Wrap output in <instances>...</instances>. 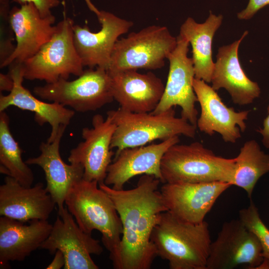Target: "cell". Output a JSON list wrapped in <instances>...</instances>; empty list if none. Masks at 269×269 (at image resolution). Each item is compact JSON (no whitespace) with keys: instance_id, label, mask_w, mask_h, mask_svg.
I'll list each match as a JSON object with an SVG mask.
<instances>
[{"instance_id":"obj_21","label":"cell","mask_w":269,"mask_h":269,"mask_svg":"<svg viewBox=\"0 0 269 269\" xmlns=\"http://www.w3.org/2000/svg\"><path fill=\"white\" fill-rule=\"evenodd\" d=\"M67 126L61 125L55 138L51 142H42L39 146L40 154L28 158V165H37L43 170L46 186L58 210L64 208L65 200L72 186L83 178L84 168L78 164L66 163L61 157L60 141Z\"/></svg>"},{"instance_id":"obj_25","label":"cell","mask_w":269,"mask_h":269,"mask_svg":"<svg viewBox=\"0 0 269 269\" xmlns=\"http://www.w3.org/2000/svg\"><path fill=\"white\" fill-rule=\"evenodd\" d=\"M235 159L232 185L244 189L251 198L258 180L269 172V154L261 149L256 140L251 139L244 143Z\"/></svg>"},{"instance_id":"obj_8","label":"cell","mask_w":269,"mask_h":269,"mask_svg":"<svg viewBox=\"0 0 269 269\" xmlns=\"http://www.w3.org/2000/svg\"><path fill=\"white\" fill-rule=\"evenodd\" d=\"M78 77L72 81L60 79L35 87L33 93L41 99L82 113L95 111L114 100L111 78L106 69L89 68Z\"/></svg>"},{"instance_id":"obj_22","label":"cell","mask_w":269,"mask_h":269,"mask_svg":"<svg viewBox=\"0 0 269 269\" xmlns=\"http://www.w3.org/2000/svg\"><path fill=\"white\" fill-rule=\"evenodd\" d=\"M248 33L245 31L239 40L219 48L211 80L215 91L226 89L233 103L240 106L252 104L261 94L260 86L246 75L238 57L239 45Z\"/></svg>"},{"instance_id":"obj_2","label":"cell","mask_w":269,"mask_h":269,"mask_svg":"<svg viewBox=\"0 0 269 269\" xmlns=\"http://www.w3.org/2000/svg\"><path fill=\"white\" fill-rule=\"evenodd\" d=\"M65 204L84 232L91 234L96 230L101 233L103 244L110 252L115 269L118 261L123 226L110 197L99 187L97 181L82 178L70 188Z\"/></svg>"},{"instance_id":"obj_18","label":"cell","mask_w":269,"mask_h":269,"mask_svg":"<svg viewBox=\"0 0 269 269\" xmlns=\"http://www.w3.org/2000/svg\"><path fill=\"white\" fill-rule=\"evenodd\" d=\"M56 203L41 182L24 186L6 176L0 186V215L26 222L47 220Z\"/></svg>"},{"instance_id":"obj_19","label":"cell","mask_w":269,"mask_h":269,"mask_svg":"<svg viewBox=\"0 0 269 269\" xmlns=\"http://www.w3.org/2000/svg\"><path fill=\"white\" fill-rule=\"evenodd\" d=\"M108 74L114 100L121 108L134 113L154 110L165 86L153 73L142 74L135 70H126Z\"/></svg>"},{"instance_id":"obj_9","label":"cell","mask_w":269,"mask_h":269,"mask_svg":"<svg viewBox=\"0 0 269 269\" xmlns=\"http://www.w3.org/2000/svg\"><path fill=\"white\" fill-rule=\"evenodd\" d=\"M263 260L257 237L240 219H234L224 223L211 242L206 269H259Z\"/></svg>"},{"instance_id":"obj_32","label":"cell","mask_w":269,"mask_h":269,"mask_svg":"<svg viewBox=\"0 0 269 269\" xmlns=\"http://www.w3.org/2000/svg\"><path fill=\"white\" fill-rule=\"evenodd\" d=\"M14 82L10 74L0 73V90L10 92L13 87Z\"/></svg>"},{"instance_id":"obj_6","label":"cell","mask_w":269,"mask_h":269,"mask_svg":"<svg viewBox=\"0 0 269 269\" xmlns=\"http://www.w3.org/2000/svg\"><path fill=\"white\" fill-rule=\"evenodd\" d=\"M176 43L166 26L153 25L131 32L116 42L107 71L160 69Z\"/></svg>"},{"instance_id":"obj_27","label":"cell","mask_w":269,"mask_h":269,"mask_svg":"<svg viewBox=\"0 0 269 269\" xmlns=\"http://www.w3.org/2000/svg\"><path fill=\"white\" fill-rule=\"evenodd\" d=\"M239 219L257 237L263 251V261L259 269H269V229L262 221L252 201L249 206L239 212Z\"/></svg>"},{"instance_id":"obj_28","label":"cell","mask_w":269,"mask_h":269,"mask_svg":"<svg viewBox=\"0 0 269 269\" xmlns=\"http://www.w3.org/2000/svg\"><path fill=\"white\" fill-rule=\"evenodd\" d=\"M10 9L9 0H0V65L11 55L15 48L13 44L15 35L9 19Z\"/></svg>"},{"instance_id":"obj_15","label":"cell","mask_w":269,"mask_h":269,"mask_svg":"<svg viewBox=\"0 0 269 269\" xmlns=\"http://www.w3.org/2000/svg\"><path fill=\"white\" fill-rule=\"evenodd\" d=\"M193 85L201 108L197 128L209 135L218 133L226 142H236L241 137V132L246 130L249 111L237 112L228 107L216 91L203 80L195 78Z\"/></svg>"},{"instance_id":"obj_3","label":"cell","mask_w":269,"mask_h":269,"mask_svg":"<svg viewBox=\"0 0 269 269\" xmlns=\"http://www.w3.org/2000/svg\"><path fill=\"white\" fill-rule=\"evenodd\" d=\"M151 241L157 256L166 260L170 269H206L211 241L206 221L191 223L164 212Z\"/></svg>"},{"instance_id":"obj_23","label":"cell","mask_w":269,"mask_h":269,"mask_svg":"<svg viewBox=\"0 0 269 269\" xmlns=\"http://www.w3.org/2000/svg\"><path fill=\"white\" fill-rule=\"evenodd\" d=\"M5 216L0 218V264L22 261L40 248L50 234L47 220H33L29 224Z\"/></svg>"},{"instance_id":"obj_16","label":"cell","mask_w":269,"mask_h":269,"mask_svg":"<svg viewBox=\"0 0 269 269\" xmlns=\"http://www.w3.org/2000/svg\"><path fill=\"white\" fill-rule=\"evenodd\" d=\"M9 19L16 44L11 55L0 65L1 68L13 62L23 63L33 56L50 40L56 28L53 25L55 16L42 17L32 2L13 6Z\"/></svg>"},{"instance_id":"obj_14","label":"cell","mask_w":269,"mask_h":269,"mask_svg":"<svg viewBox=\"0 0 269 269\" xmlns=\"http://www.w3.org/2000/svg\"><path fill=\"white\" fill-rule=\"evenodd\" d=\"M232 185L216 181L163 183L160 189L167 211L185 222L199 224L218 198Z\"/></svg>"},{"instance_id":"obj_1","label":"cell","mask_w":269,"mask_h":269,"mask_svg":"<svg viewBox=\"0 0 269 269\" xmlns=\"http://www.w3.org/2000/svg\"><path fill=\"white\" fill-rule=\"evenodd\" d=\"M160 180L144 174L136 186L116 190L104 183L99 187L113 202L120 217L123 233L116 269H149L157 256L151 241L162 213L167 211L158 187Z\"/></svg>"},{"instance_id":"obj_30","label":"cell","mask_w":269,"mask_h":269,"mask_svg":"<svg viewBox=\"0 0 269 269\" xmlns=\"http://www.w3.org/2000/svg\"><path fill=\"white\" fill-rule=\"evenodd\" d=\"M269 5V0H249L244 9L239 12L238 18L240 19H249L261 8Z\"/></svg>"},{"instance_id":"obj_29","label":"cell","mask_w":269,"mask_h":269,"mask_svg":"<svg viewBox=\"0 0 269 269\" xmlns=\"http://www.w3.org/2000/svg\"><path fill=\"white\" fill-rule=\"evenodd\" d=\"M20 5L32 2L36 6L40 15L47 17L52 15L51 9L57 7L60 3L59 0H13Z\"/></svg>"},{"instance_id":"obj_5","label":"cell","mask_w":269,"mask_h":269,"mask_svg":"<svg viewBox=\"0 0 269 269\" xmlns=\"http://www.w3.org/2000/svg\"><path fill=\"white\" fill-rule=\"evenodd\" d=\"M116 125L111 148L116 153L126 148L144 145L157 139L175 136L194 138L197 127L182 117H177L172 108L158 114L134 113L120 107L107 113Z\"/></svg>"},{"instance_id":"obj_26","label":"cell","mask_w":269,"mask_h":269,"mask_svg":"<svg viewBox=\"0 0 269 269\" xmlns=\"http://www.w3.org/2000/svg\"><path fill=\"white\" fill-rule=\"evenodd\" d=\"M7 114L0 112V171L10 176L21 185L29 187L34 181V175L22 158V150L13 137L9 129Z\"/></svg>"},{"instance_id":"obj_20","label":"cell","mask_w":269,"mask_h":269,"mask_svg":"<svg viewBox=\"0 0 269 269\" xmlns=\"http://www.w3.org/2000/svg\"><path fill=\"white\" fill-rule=\"evenodd\" d=\"M9 67L8 72L14 85L8 95L0 93V112L10 106L33 112L34 120L38 124L43 126L48 123L51 126V132L47 141L52 142L56 137L61 126H68L70 124L75 111L57 103H46L36 98L22 85L24 79L22 63L13 62Z\"/></svg>"},{"instance_id":"obj_11","label":"cell","mask_w":269,"mask_h":269,"mask_svg":"<svg viewBox=\"0 0 269 269\" xmlns=\"http://www.w3.org/2000/svg\"><path fill=\"white\" fill-rule=\"evenodd\" d=\"M85 0L96 14L101 28L93 32L87 25L74 24V44L84 67H101L107 70L119 37L128 32L134 23L111 12L98 9L90 0Z\"/></svg>"},{"instance_id":"obj_13","label":"cell","mask_w":269,"mask_h":269,"mask_svg":"<svg viewBox=\"0 0 269 269\" xmlns=\"http://www.w3.org/2000/svg\"><path fill=\"white\" fill-rule=\"evenodd\" d=\"M92 127L84 128L81 135L84 140L72 149L68 157L70 163L80 164L84 168L83 179L104 183L108 166L114 155L111 142L116 129L112 118L95 115Z\"/></svg>"},{"instance_id":"obj_31","label":"cell","mask_w":269,"mask_h":269,"mask_svg":"<svg viewBox=\"0 0 269 269\" xmlns=\"http://www.w3.org/2000/svg\"><path fill=\"white\" fill-rule=\"evenodd\" d=\"M267 111L268 115L264 120L262 128L257 131L262 135V141L265 147L269 149V105Z\"/></svg>"},{"instance_id":"obj_33","label":"cell","mask_w":269,"mask_h":269,"mask_svg":"<svg viewBox=\"0 0 269 269\" xmlns=\"http://www.w3.org/2000/svg\"><path fill=\"white\" fill-rule=\"evenodd\" d=\"M65 264L64 256L62 253L57 250L54 253V257L52 262L46 267L47 269H60L64 268Z\"/></svg>"},{"instance_id":"obj_17","label":"cell","mask_w":269,"mask_h":269,"mask_svg":"<svg viewBox=\"0 0 269 269\" xmlns=\"http://www.w3.org/2000/svg\"><path fill=\"white\" fill-rule=\"evenodd\" d=\"M179 141V136H175L158 143L122 149L116 153L108 166L104 183L114 189L121 190L132 178L144 174L152 175L162 182V157L170 147Z\"/></svg>"},{"instance_id":"obj_4","label":"cell","mask_w":269,"mask_h":269,"mask_svg":"<svg viewBox=\"0 0 269 269\" xmlns=\"http://www.w3.org/2000/svg\"><path fill=\"white\" fill-rule=\"evenodd\" d=\"M178 143L170 147L162 157L160 168L163 183L221 181L232 185L235 158L216 155L198 141Z\"/></svg>"},{"instance_id":"obj_7","label":"cell","mask_w":269,"mask_h":269,"mask_svg":"<svg viewBox=\"0 0 269 269\" xmlns=\"http://www.w3.org/2000/svg\"><path fill=\"white\" fill-rule=\"evenodd\" d=\"M73 20L65 16L52 38L23 64L24 78L51 83L71 75L79 76L84 66L73 41Z\"/></svg>"},{"instance_id":"obj_24","label":"cell","mask_w":269,"mask_h":269,"mask_svg":"<svg viewBox=\"0 0 269 269\" xmlns=\"http://www.w3.org/2000/svg\"><path fill=\"white\" fill-rule=\"evenodd\" d=\"M223 16L210 14L202 23L188 17L180 27L179 34L191 44L195 78L211 83L214 67L212 59V43L216 31L222 24Z\"/></svg>"},{"instance_id":"obj_12","label":"cell","mask_w":269,"mask_h":269,"mask_svg":"<svg viewBox=\"0 0 269 269\" xmlns=\"http://www.w3.org/2000/svg\"><path fill=\"white\" fill-rule=\"evenodd\" d=\"M40 249L51 254L60 251L65 260V269H98L91 255H100L103 251L100 241L79 227L66 207L58 210L50 234Z\"/></svg>"},{"instance_id":"obj_10","label":"cell","mask_w":269,"mask_h":269,"mask_svg":"<svg viewBox=\"0 0 269 269\" xmlns=\"http://www.w3.org/2000/svg\"><path fill=\"white\" fill-rule=\"evenodd\" d=\"M176 38V45L167 58L169 71L162 96L151 113H161L178 106L181 109V117L196 127L197 98L193 85L195 78L193 62L188 56L189 43L180 34Z\"/></svg>"}]
</instances>
